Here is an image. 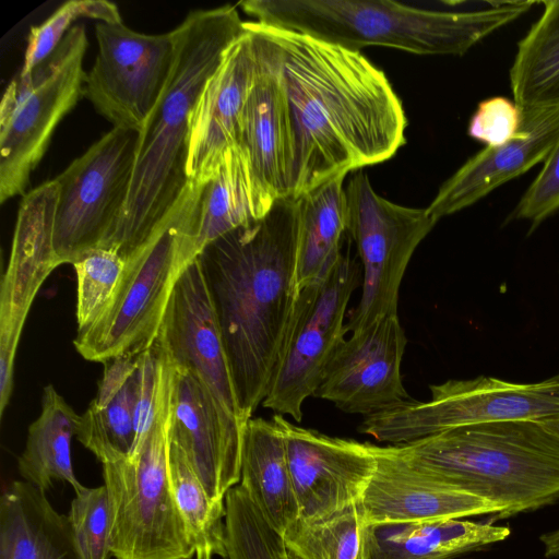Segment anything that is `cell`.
Wrapping results in <instances>:
<instances>
[{"instance_id":"21","label":"cell","mask_w":559,"mask_h":559,"mask_svg":"<svg viewBox=\"0 0 559 559\" xmlns=\"http://www.w3.org/2000/svg\"><path fill=\"white\" fill-rule=\"evenodd\" d=\"M376 469L358 503L365 526L497 515L501 508L415 471L385 447L371 444Z\"/></svg>"},{"instance_id":"4","label":"cell","mask_w":559,"mask_h":559,"mask_svg":"<svg viewBox=\"0 0 559 559\" xmlns=\"http://www.w3.org/2000/svg\"><path fill=\"white\" fill-rule=\"evenodd\" d=\"M385 449L431 479L499 506L492 521L559 501V438L542 420L467 426Z\"/></svg>"},{"instance_id":"24","label":"cell","mask_w":559,"mask_h":559,"mask_svg":"<svg viewBox=\"0 0 559 559\" xmlns=\"http://www.w3.org/2000/svg\"><path fill=\"white\" fill-rule=\"evenodd\" d=\"M510 528L452 519L365 526L366 559H454L508 538Z\"/></svg>"},{"instance_id":"19","label":"cell","mask_w":559,"mask_h":559,"mask_svg":"<svg viewBox=\"0 0 559 559\" xmlns=\"http://www.w3.org/2000/svg\"><path fill=\"white\" fill-rule=\"evenodd\" d=\"M250 31L227 49L189 117L187 178L203 185L216 174L225 151L238 144L243 107L257 70Z\"/></svg>"},{"instance_id":"1","label":"cell","mask_w":559,"mask_h":559,"mask_svg":"<svg viewBox=\"0 0 559 559\" xmlns=\"http://www.w3.org/2000/svg\"><path fill=\"white\" fill-rule=\"evenodd\" d=\"M263 27L275 47L292 122L290 197L390 159L406 143L402 102L360 51Z\"/></svg>"},{"instance_id":"31","label":"cell","mask_w":559,"mask_h":559,"mask_svg":"<svg viewBox=\"0 0 559 559\" xmlns=\"http://www.w3.org/2000/svg\"><path fill=\"white\" fill-rule=\"evenodd\" d=\"M169 474L176 507L194 552L226 558L225 507L211 499L185 453L170 442Z\"/></svg>"},{"instance_id":"8","label":"cell","mask_w":559,"mask_h":559,"mask_svg":"<svg viewBox=\"0 0 559 559\" xmlns=\"http://www.w3.org/2000/svg\"><path fill=\"white\" fill-rule=\"evenodd\" d=\"M87 46L84 26L75 24L45 61L8 85L0 104L1 203L26 194L57 126L83 96Z\"/></svg>"},{"instance_id":"7","label":"cell","mask_w":559,"mask_h":559,"mask_svg":"<svg viewBox=\"0 0 559 559\" xmlns=\"http://www.w3.org/2000/svg\"><path fill=\"white\" fill-rule=\"evenodd\" d=\"M174 386V385H173ZM171 395L146 436L123 459L103 465L116 559H192L169 474Z\"/></svg>"},{"instance_id":"25","label":"cell","mask_w":559,"mask_h":559,"mask_svg":"<svg viewBox=\"0 0 559 559\" xmlns=\"http://www.w3.org/2000/svg\"><path fill=\"white\" fill-rule=\"evenodd\" d=\"M136 356L105 362L95 397L80 415L76 439L102 463L129 456L135 445Z\"/></svg>"},{"instance_id":"38","label":"cell","mask_w":559,"mask_h":559,"mask_svg":"<svg viewBox=\"0 0 559 559\" xmlns=\"http://www.w3.org/2000/svg\"><path fill=\"white\" fill-rule=\"evenodd\" d=\"M559 210V139L514 209L513 218L531 223L530 231Z\"/></svg>"},{"instance_id":"36","label":"cell","mask_w":559,"mask_h":559,"mask_svg":"<svg viewBox=\"0 0 559 559\" xmlns=\"http://www.w3.org/2000/svg\"><path fill=\"white\" fill-rule=\"evenodd\" d=\"M85 559H109L111 511L105 485L75 493L68 514Z\"/></svg>"},{"instance_id":"11","label":"cell","mask_w":559,"mask_h":559,"mask_svg":"<svg viewBox=\"0 0 559 559\" xmlns=\"http://www.w3.org/2000/svg\"><path fill=\"white\" fill-rule=\"evenodd\" d=\"M136 140V131L111 128L55 178L53 248L61 264L111 238L127 201Z\"/></svg>"},{"instance_id":"37","label":"cell","mask_w":559,"mask_h":559,"mask_svg":"<svg viewBox=\"0 0 559 559\" xmlns=\"http://www.w3.org/2000/svg\"><path fill=\"white\" fill-rule=\"evenodd\" d=\"M522 109L515 102L496 96L480 102L472 116L467 133L489 147L511 141L520 131Z\"/></svg>"},{"instance_id":"3","label":"cell","mask_w":559,"mask_h":559,"mask_svg":"<svg viewBox=\"0 0 559 559\" xmlns=\"http://www.w3.org/2000/svg\"><path fill=\"white\" fill-rule=\"evenodd\" d=\"M175 56L165 87L138 132L134 167L117 227L104 248L131 255L188 185L189 117L227 49L245 33L237 7L191 11L173 29Z\"/></svg>"},{"instance_id":"33","label":"cell","mask_w":559,"mask_h":559,"mask_svg":"<svg viewBox=\"0 0 559 559\" xmlns=\"http://www.w3.org/2000/svg\"><path fill=\"white\" fill-rule=\"evenodd\" d=\"M226 559H290L283 537L240 485L225 497Z\"/></svg>"},{"instance_id":"9","label":"cell","mask_w":559,"mask_h":559,"mask_svg":"<svg viewBox=\"0 0 559 559\" xmlns=\"http://www.w3.org/2000/svg\"><path fill=\"white\" fill-rule=\"evenodd\" d=\"M557 416L559 374L530 383L479 376L432 384L428 401L409 399L366 416L359 430L380 442L399 444L467 426Z\"/></svg>"},{"instance_id":"20","label":"cell","mask_w":559,"mask_h":559,"mask_svg":"<svg viewBox=\"0 0 559 559\" xmlns=\"http://www.w3.org/2000/svg\"><path fill=\"white\" fill-rule=\"evenodd\" d=\"M169 442L185 453L211 499L225 507L227 492L240 481L243 440L229 431L201 381L189 370L177 366Z\"/></svg>"},{"instance_id":"13","label":"cell","mask_w":559,"mask_h":559,"mask_svg":"<svg viewBox=\"0 0 559 559\" xmlns=\"http://www.w3.org/2000/svg\"><path fill=\"white\" fill-rule=\"evenodd\" d=\"M95 36L98 50L83 96L112 128L139 132L169 76L174 32L145 34L123 22H97Z\"/></svg>"},{"instance_id":"27","label":"cell","mask_w":559,"mask_h":559,"mask_svg":"<svg viewBox=\"0 0 559 559\" xmlns=\"http://www.w3.org/2000/svg\"><path fill=\"white\" fill-rule=\"evenodd\" d=\"M80 415L52 384L43 389L41 409L29 425L25 448L17 457L21 477L43 491L55 480L71 485L74 493L85 487L74 474L71 441L76 436Z\"/></svg>"},{"instance_id":"5","label":"cell","mask_w":559,"mask_h":559,"mask_svg":"<svg viewBox=\"0 0 559 559\" xmlns=\"http://www.w3.org/2000/svg\"><path fill=\"white\" fill-rule=\"evenodd\" d=\"M532 1L490 2L478 10L425 9L391 0H246L254 22L360 51L384 46L418 55L467 52L513 22Z\"/></svg>"},{"instance_id":"16","label":"cell","mask_w":559,"mask_h":559,"mask_svg":"<svg viewBox=\"0 0 559 559\" xmlns=\"http://www.w3.org/2000/svg\"><path fill=\"white\" fill-rule=\"evenodd\" d=\"M406 343L397 313L352 332L329 357L313 396L365 417L409 400L401 374Z\"/></svg>"},{"instance_id":"10","label":"cell","mask_w":559,"mask_h":559,"mask_svg":"<svg viewBox=\"0 0 559 559\" xmlns=\"http://www.w3.org/2000/svg\"><path fill=\"white\" fill-rule=\"evenodd\" d=\"M347 234L361 262L358 306L345 329L357 331L385 314H396L399 292L409 260L435 221L426 209L407 207L379 195L358 171L345 186Z\"/></svg>"},{"instance_id":"39","label":"cell","mask_w":559,"mask_h":559,"mask_svg":"<svg viewBox=\"0 0 559 559\" xmlns=\"http://www.w3.org/2000/svg\"><path fill=\"white\" fill-rule=\"evenodd\" d=\"M544 555L547 558H559V528L540 536Z\"/></svg>"},{"instance_id":"29","label":"cell","mask_w":559,"mask_h":559,"mask_svg":"<svg viewBox=\"0 0 559 559\" xmlns=\"http://www.w3.org/2000/svg\"><path fill=\"white\" fill-rule=\"evenodd\" d=\"M266 213L259 200L246 153L238 144L228 147L216 174L203 186L198 229L200 250Z\"/></svg>"},{"instance_id":"41","label":"cell","mask_w":559,"mask_h":559,"mask_svg":"<svg viewBox=\"0 0 559 559\" xmlns=\"http://www.w3.org/2000/svg\"><path fill=\"white\" fill-rule=\"evenodd\" d=\"M213 555L205 551H200L194 555V559H212Z\"/></svg>"},{"instance_id":"30","label":"cell","mask_w":559,"mask_h":559,"mask_svg":"<svg viewBox=\"0 0 559 559\" xmlns=\"http://www.w3.org/2000/svg\"><path fill=\"white\" fill-rule=\"evenodd\" d=\"M543 4L510 69L511 91L522 110L559 108V0Z\"/></svg>"},{"instance_id":"15","label":"cell","mask_w":559,"mask_h":559,"mask_svg":"<svg viewBox=\"0 0 559 559\" xmlns=\"http://www.w3.org/2000/svg\"><path fill=\"white\" fill-rule=\"evenodd\" d=\"M173 364L192 372L215 401L221 416L243 440L247 421L236 399L223 341L198 258L178 280L156 342Z\"/></svg>"},{"instance_id":"28","label":"cell","mask_w":559,"mask_h":559,"mask_svg":"<svg viewBox=\"0 0 559 559\" xmlns=\"http://www.w3.org/2000/svg\"><path fill=\"white\" fill-rule=\"evenodd\" d=\"M345 177L336 176L299 198V289L323 278L342 254L347 234Z\"/></svg>"},{"instance_id":"32","label":"cell","mask_w":559,"mask_h":559,"mask_svg":"<svg viewBox=\"0 0 559 559\" xmlns=\"http://www.w3.org/2000/svg\"><path fill=\"white\" fill-rule=\"evenodd\" d=\"M282 537L287 550L299 559H366L358 503L321 520L298 519Z\"/></svg>"},{"instance_id":"40","label":"cell","mask_w":559,"mask_h":559,"mask_svg":"<svg viewBox=\"0 0 559 559\" xmlns=\"http://www.w3.org/2000/svg\"><path fill=\"white\" fill-rule=\"evenodd\" d=\"M543 423L546 425V427L559 438V416L545 419Z\"/></svg>"},{"instance_id":"22","label":"cell","mask_w":559,"mask_h":559,"mask_svg":"<svg viewBox=\"0 0 559 559\" xmlns=\"http://www.w3.org/2000/svg\"><path fill=\"white\" fill-rule=\"evenodd\" d=\"M559 139V108L522 110L518 134L468 158L426 207L435 219L459 212L544 162Z\"/></svg>"},{"instance_id":"14","label":"cell","mask_w":559,"mask_h":559,"mask_svg":"<svg viewBox=\"0 0 559 559\" xmlns=\"http://www.w3.org/2000/svg\"><path fill=\"white\" fill-rule=\"evenodd\" d=\"M58 202L55 179L23 195L10 260L0 287V409L13 391L16 350L31 306L48 275L61 265L53 248Z\"/></svg>"},{"instance_id":"34","label":"cell","mask_w":559,"mask_h":559,"mask_svg":"<svg viewBox=\"0 0 559 559\" xmlns=\"http://www.w3.org/2000/svg\"><path fill=\"white\" fill-rule=\"evenodd\" d=\"M76 275L78 332L90 328L105 311L118 287L126 259L110 248H95L73 264Z\"/></svg>"},{"instance_id":"35","label":"cell","mask_w":559,"mask_h":559,"mask_svg":"<svg viewBox=\"0 0 559 559\" xmlns=\"http://www.w3.org/2000/svg\"><path fill=\"white\" fill-rule=\"evenodd\" d=\"M104 23H122L116 3L107 0H70L60 5L39 25L32 26L20 73L26 74L45 61L80 19Z\"/></svg>"},{"instance_id":"42","label":"cell","mask_w":559,"mask_h":559,"mask_svg":"<svg viewBox=\"0 0 559 559\" xmlns=\"http://www.w3.org/2000/svg\"><path fill=\"white\" fill-rule=\"evenodd\" d=\"M289 557H290V559H299L297 556L293 555L292 552H289Z\"/></svg>"},{"instance_id":"12","label":"cell","mask_w":559,"mask_h":559,"mask_svg":"<svg viewBox=\"0 0 559 559\" xmlns=\"http://www.w3.org/2000/svg\"><path fill=\"white\" fill-rule=\"evenodd\" d=\"M360 267L342 253L320 281L299 289L285 345L262 405L278 415L302 418V404L313 396L325 364L345 337V314L359 284Z\"/></svg>"},{"instance_id":"6","label":"cell","mask_w":559,"mask_h":559,"mask_svg":"<svg viewBox=\"0 0 559 559\" xmlns=\"http://www.w3.org/2000/svg\"><path fill=\"white\" fill-rule=\"evenodd\" d=\"M203 186L188 182L147 239L126 259L111 301L73 341L83 358L105 364L140 355L154 345L178 280L201 253L198 229Z\"/></svg>"},{"instance_id":"17","label":"cell","mask_w":559,"mask_h":559,"mask_svg":"<svg viewBox=\"0 0 559 559\" xmlns=\"http://www.w3.org/2000/svg\"><path fill=\"white\" fill-rule=\"evenodd\" d=\"M285 441L299 520L317 521L359 503L376 469L371 443L330 437L272 417Z\"/></svg>"},{"instance_id":"2","label":"cell","mask_w":559,"mask_h":559,"mask_svg":"<svg viewBox=\"0 0 559 559\" xmlns=\"http://www.w3.org/2000/svg\"><path fill=\"white\" fill-rule=\"evenodd\" d=\"M298 233L299 198L288 195L198 257L246 421L266 396L293 319Z\"/></svg>"},{"instance_id":"23","label":"cell","mask_w":559,"mask_h":559,"mask_svg":"<svg viewBox=\"0 0 559 559\" xmlns=\"http://www.w3.org/2000/svg\"><path fill=\"white\" fill-rule=\"evenodd\" d=\"M0 559H85L68 515L46 492L15 480L0 498Z\"/></svg>"},{"instance_id":"18","label":"cell","mask_w":559,"mask_h":559,"mask_svg":"<svg viewBox=\"0 0 559 559\" xmlns=\"http://www.w3.org/2000/svg\"><path fill=\"white\" fill-rule=\"evenodd\" d=\"M257 49V70L240 120L238 145L246 153L266 212L289 195L293 131L274 44L265 28L245 22Z\"/></svg>"},{"instance_id":"26","label":"cell","mask_w":559,"mask_h":559,"mask_svg":"<svg viewBox=\"0 0 559 559\" xmlns=\"http://www.w3.org/2000/svg\"><path fill=\"white\" fill-rule=\"evenodd\" d=\"M266 522L283 535L299 519L283 432L276 421L250 418L243 432L240 484Z\"/></svg>"}]
</instances>
